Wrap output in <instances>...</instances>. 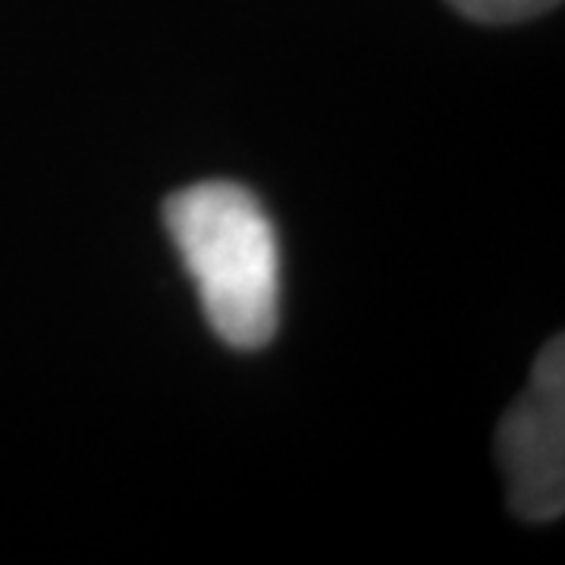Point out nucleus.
<instances>
[{
    "label": "nucleus",
    "instance_id": "nucleus-2",
    "mask_svg": "<svg viewBox=\"0 0 565 565\" xmlns=\"http://www.w3.org/2000/svg\"><path fill=\"white\" fill-rule=\"evenodd\" d=\"M497 459L519 519L546 525L565 512V343L553 337L497 430Z\"/></svg>",
    "mask_w": 565,
    "mask_h": 565
},
{
    "label": "nucleus",
    "instance_id": "nucleus-3",
    "mask_svg": "<svg viewBox=\"0 0 565 565\" xmlns=\"http://www.w3.org/2000/svg\"><path fill=\"white\" fill-rule=\"evenodd\" d=\"M465 20L484 22V25H505V22H522L531 17H541L553 10L559 0H446Z\"/></svg>",
    "mask_w": 565,
    "mask_h": 565
},
{
    "label": "nucleus",
    "instance_id": "nucleus-1",
    "mask_svg": "<svg viewBox=\"0 0 565 565\" xmlns=\"http://www.w3.org/2000/svg\"><path fill=\"white\" fill-rule=\"evenodd\" d=\"M167 233L223 343L255 352L280 323V243L270 214L239 182H195L163 204Z\"/></svg>",
    "mask_w": 565,
    "mask_h": 565
}]
</instances>
